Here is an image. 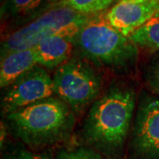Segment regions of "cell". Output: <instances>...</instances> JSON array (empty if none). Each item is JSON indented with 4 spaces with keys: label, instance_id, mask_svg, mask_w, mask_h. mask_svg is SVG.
Listing matches in <instances>:
<instances>
[{
    "label": "cell",
    "instance_id": "1",
    "mask_svg": "<svg viewBox=\"0 0 159 159\" xmlns=\"http://www.w3.org/2000/svg\"><path fill=\"white\" fill-rule=\"evenodd\" d=\"M135 108L130 87L115 85L90 106L83 125L85 139L105 153H117L128 137Z\"/></svg>",
    "mask_w": 159,
    "mask_h": 159
},
{
    "label": "cell",
    "instance_id": "2",
    "mask_svg": "<svg viewBox=\"0 0 159 159\" xmlns=\"http://www.w3.org/2000/svg\"><path fill=\"white\" fill-rule=\"evenodd\" d=\"M14 135L30 147H43L66 139L74 112L58 97H49L5 116Z\"/></svg>",
    "mask_w": 159,
    "mask_h": 159
},
{
    "label": "cell",
    "instance_id": "3",
    "mask_svg": "<svg viewBox=\"0 0 159 159\" xmlns=\"http://www.w3.org/2000/svg\"><path fill=\"white\" fill-rule=\"evenodd\" d=\"M75 45L89 61L116 72L130 69L138 57L136 45L107 21L105 12L91 16L75 35Z\"/></svg>",
    "mask_w": 159,
    "mask_h": 159
},
{
    "label": "cell",
    "instance_id": "4",
    "mask_svg": "<svg viewBox=\"0 0 159 159\" xmlns=\"http://www.w3.org/2000/svg\"><path fill=\"white\" fill-rule=\"evenodd\" d=\"M91 16L60 3L7 34L2 41L1 57L12 51L32 49L51 36L76 35Z\"/></svg>",
    "mask_w": 159,
    "mask_h": 159
},
{
    "label": "cell",
    "instance_id": "5",
    "mask_svg": "<svg viewBox=\"0 0 159 159\" xmlns=\"http://www.w3.org/2000/svg\"><path fill=\"white\" fill-rule=\"evenodd\" d=\"M54 94L75 113L92 105L100 94L102 82L99 74L84 59L71 57L55 70Z\"/></svg>",
    "mask_w": 159,
    "mask_h": 159
},
{
    "label": "cell",
    "instance_id": "6",
    "mask_svg": "<svg viewBox=\"0 0 159 159\" xmlns=\"http://www.w3.org/2000/svg\"><path fill=\"white\" fill-rule=\"evenodd\" d=\"M1 101L3 116L52 97L53 78L45 68L36 66L5 88Z\"/></svg>",
    "mask_w": 159,
    "mask_h": 159
},
{
    "label": "cell",
    "instance_id": "7",
    "mask_svg": "<svg viewBox=\"0 0 159 159\" xmlns=\"http://www.w3.org/2000/svg\"><path fill=\"white\" fill-rule=\"evenodd\" d=\"M132 148L138 158L159 159V99L148 97L137 109Z\"/></svg>",
    "mask_w": 159,
    "mask_h": 159
},
{
    "label": "cell",
    "instance_id": "8",
    "mask_svg": "<svg viewBox=\"0 0 159 159\" xmlns=\"http://www.w3.org/2000/svg\"><path fill=\"white\" fill-rule=\"evenodd\" d=\"M158 15L157 0H120L105 11L107 21L126 37Z\"/></svg>",
    "mask_w": 159,
    "mask_h": 159
},
{
    "label": "cell",
    "instance_id": "9",
    "mask_svg": "<svg viewBox=\"0 0 159 159\" xmlns=\"http://www.w3.org/2000/svg\"><path fill=\"white\" fill-rule=\"evenodd\" d=\"M75 47V35H54L43 40L33 49L38 66L57 69L73 57Z\"/></svg>",
    "mask_w": 159,
    "mask_h": 159
},
{
    "label": "cell",
    "instance_id": "10",
    "mask_svg": "<svg viewBox=\"0 0 159 159\" xmlns=\"http://www.w3.org/2000/svg\"><path fill=\"white\" fill-rule=\"evenodd\" d=\"M60 3L61 0H6L1 6V19L19 28Z\"/></svg>",
    "mask_w": 159,
    "mask_h": 159
},
{
    "label": "cell",
    "instance_id": "11",
    "mask_svg": "<svg viewBox=\"0 0 159 159\" xmlns=\"http://www.w3.org/2000/svg\"><path fill=\"white\" fill-rule=\"evenodd\" d=\"M38 66L34 49L12 51L1 58L0 86L6 88L27 72Z\"/></svg>",
    "mask_w": 159,
    "mask_h": 159
},
{
    "label": "cell",
    "instance_id": "12",
    "mask_svg": "<svg viewBox=\"0 0 159 159\" xmlns=\"http://www.w3.org/2000/svg\"><path fill=\"white\" fill-rule=\"evenodd\" d=\"M129 38L137 48L151 51L159 50V15L142 25Z\"/></svg>",
    "mask_w": 159,
    "mask_h": 159
},
{
    "label": "cell",
    "instance_id": "13",
    "mask_svg": "<svg viewBox=\"0 0 159 159\" xmlns=\"http://www.w3.org/2000/svg\"><path fill=\"white\" fill-rule=\"evenodd\" d=\"M116 0H61V3L81 14L96 15L105 11Z\"/></svg>",
    "mask_w": 159,
    "mask_h": 159
},
{
    "label": "cell",
    "instance_id": "14",
    "mask_svg": "<svg viewBox=\"0 0 159 159\" xmlns=\"http://www.w3.org/2000/svg\"><path fill=\"white\" fill-rule=\"evenodd\" d=\"M57 159H104L100 154L89 148H79L65 150L58 154Z\"/></svg>",
    "mask_w": 159,
    "mask_h": 159
},
{
    "label": "cell",
    "instance_id": "15",
    "mask_svg": "<svg viewBox=\"0 0 159 159\" xmlns=\"http://www.w3.org/2000/svg\"><path fill=\"white\" fill-rule=\"evenodd\" d=\"M5 159H52L46 154L34 153L25 148H14L7 152Z\"/></svg>",
    "mask_w": 159,
    "mask_h": 159
},
{
    "label": "cell",
    "instance_id": "16",
    "mask_svg": "<svg viewBox=\"0 0 159 159\" xmlns=\"http://www.w3.org/2000/svg\"><path fill=\"white\" fill-rule=\"evenodd\" d=\"M151 82L152 85L159 90V62L156 65V66L153 68V71L151 73Z\"/></svg>",
    "mask_w": 159,
    "mask_h": 159
},
{
    "label": "cell",
    "instance_id": "17",
    "mask_svg": "<svg viewBox=\"0 0 159 159\" xmlns=\"http://www.w3.org/2000/svg\"><path fill=\"white\" fill-rule=\"evenodd\" d=\"M6 0H1V2H2V4H4L5 2H6Z\"/></svg>",
    "mask_w": 159,
    "mask_h": 159
},
{
    "label": "cell",
    "instance_id": "18",
    "mask_svg": "<svg viewBox=\"0 0 159 159\" xmlns=\"http://www.w3.org/2000/svg\"><path fill=\"white\" fill-rule=\"evenodd\" d=\"M157 1H159V0H157Z\"/></svg>",
    "mask_w": 159,
    "mask_h": 159
}]
</instances>
